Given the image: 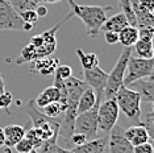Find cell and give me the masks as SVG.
<instances>
[{
    "instance_id": "1f68e13d",
    "label": "cell",
    "mask_w": 154,
    "mask_h": 153,
    "mask_svg": "<svg viewBox=\"0 0 154 153\" xmlns=\"http://www.w3.org/2000/svg\"><path fill=\"white\" fill-rule=\"evenodd\" d=\"M13 102V96L9 91H4L3 94H0V108H9V106Z\"/></svg>"
},
{
    "instance_id": "52a82bcc",
    "label": "cell",
    "mask_w": 154,
    "mask_h": 153,
    "mask_svg": "<svg viewBox=\"0 0 154 153\" xmlns=\"http://www.w3.org/2000/svg\"><path fill=\"white\" fill-rule=\"evenodd\" d=\"M24 21L7 0H0V30H23Z\"/></svg>"
},
{
    "instance_id": "4fadbf2b",
    "label": "cell",
    "mask_w": 154,
    "mask_h": 153,
    "mask_svg": "<svg viewBox=\"0 0 154 153\" xmlns=\"http://www.w3.org/2000/svg\"><path fill=\"white\" fill-rule=\"evenodd\" d=\"M33 71H37L40 75L45 76V78H48L49 75L54 74L55 69H57V66L59 65V60L57 57H50V55H48V57H42V58H38V60L33 61Z\"/></svg>"
},
{
    "instance_id": "ffe728a7",
    "label": "cell",
    "mask_w": 154,
    "mask_h": 153,
    "mask_svg": "<svg viewBox=\"0 0 154 153\" xmlns=\"http://www.w3.org/2000/svg\"><path fill=\"white\" fill-rule=\"evenodd\" d=\"M75 53L83 69H92L95 66H99V57L96 53H85L82 49H76Z\"/></svg>"
},
{
    "instance_id": "cb8c5ba5",
    "label": "cell",
    "mask_w": 154,
    "mask_h": 153,
    "mask_svg": "<svg viewBox=\"0 0 154 153\" xmlns=\"http://www.w3.org/2000/svg\"><path fill=\"white\" fill-rule=\"evenodd\" d=\"M7 2L12 5V8L19 15L25 11H29V9H36L38 5L36 0H7Z\"/></svg>"
},
{
    "instance_id": "d6986e66",
    "label": "cell",
    "mask_w": 154,
    "mask_h": 153,
    "mask_svg": "<svg viewBox=\"0 0 154 153\" xmlns=\"http://www.w3.org/2000/svg\"><path fill=\"white\" fill-rule=\"evenodd\" d=\"M134 50L140 58H145V60H149V58H153L154 55V49H153V41L149 40H137V42L134 45Z\"/></svg>"
},
{
    "instance_id": "d590c367",
    "label": "cell",
    "mask_w": 154,
    "mask_h": 153,
    "mask_svg": "<svg viewBox=\"0 0 154 153\" xmlns=\"http://www.w3.org/2000/svg\"><path fill=\"white\" fill-rule=\"evenodd\" d=\"M5 91V85H4V79H3V75L0 74V94H3Z\"/></svg>"
},
{
    "instance_id": "8fae6325",
    "label": "cell",
    "mask_w": 154,
    "mask_h": 153,
    "mask_svg": "<svg viewBox=\"0 0 154 153\" xmlns=\"http://www.w3.org/2000/svg\"><path fill=\"white\" fill-rule=\"evenodd\" d=\"M131 86H133V90L137 91L141 96V100L146 103H153L154 100V83H153V75L148 78H142L138 81L133 82Z\"/></svg>"
},
{
    "instance_id": "7c38bea8",
    "label": "cell",
    "mask_w": 154,
    "mask_h": 153,
    "mask_svg": "<svg viewBox=\"0 0 154 153\" xmlns=\"http://www.w3.org/2000/svg\"><path fill=\"white\" fill-rule=\"evenodd\" d=\"M108 145V135L103 137H96L94 140H88L85 144L71 148L74 153H103Z\"/></svg>"
},
{
    "instance_id": "3957f363",
    "label": "cell",
    "mask_w": 154,
    "mask_h": 153,
    "mask_svg": "<svg viewBox=\"0 0 154 153\" xmlns=\"http://www.w3.org/2000/svg\"><path fill=\"white\" fill-rule=\"evenodd\" d=\"M132 55V48H124L119 55L116 64L112 67V71L107 76L106 87L103 90V96L106 99H115V95L121 86H124V75L127 70L128 60Z\"/></svg>"
},
{
    "instance_id": "4316f807",
    "label": "cell",
    "mask_w": 154,
    "mask_h": 153,
    "mask_svg": "<svg viewBox=\"0 0 154 153\" xmlns=\"http://www.w3.org/2000/svg\"><path fill=\"white\" fill-rule=\"evenodd\" d=\"M54 74L65 81V79L72 76V69L70 67L69 65H58L57 69H55V71H54Z\"/></svg>"
},
{
    "instance_id": "f35d334b",
    "label": "cell",
    "mask_w": 154,
    "mask_h": 153,
    "mask_svg": "<svg viewBox=\"0 0 154 153\" xmlns=\"http://www.w3.org/2000/svg\"><path fill=\"white\" fill-rule=\"evenodd\" d=\"M30 153H38V151H36V149H33V151L30 152Z\"/></svg>"
},
{
    "instance_id": "d6a6232c",
    "label": "cell",
    "mask_w": 154,
    "mask_h": 153,
    "mask_svg": "<svg viewBox=\"0 0 154 153\" xmlns=\"http://www.w3.org/2000/svg\"><path fill=\"white\" fill-rule=\"evenodd\" d=\"M86 141H87L86 136H85V135H82V133H79V132H74V133L71 135V137H70V144H71L72 148L85 144Z\"/></svg>"
},
{
    "instance_id": "f1b7e54d",
    "label": "cell",
    "mask_w": 154,
    "mask_h": 153,
    "mask_svg": "<svg viewBox=\"0 0 154 153\" xmlns=\"http://www.w3.org/2000/svg\"><path fill=\"white\" fill-rule=\"evenodd\" d=\"M20 17L23 19L24 23L32 24V25H34V24L38 21V15H37L36 9H29V11H25V12L20 13Z\"/></svg>"
},
{
    "instance_id": "836d02e7",
    "label": "cell",
    "mask_w": 154,
    "mask_h": 153,
    "mask_svg": "<svg viewBox=\"0 0 154 153\" xmlns=\"http://www.w3.org/2000/svg\"><path fill=\"white\" fill-rule=\"evenodd\" d=\"M104 40L107 44L115 45L119 42V33L116 32H104Z\"/></svg>"
},
{
    "instance_id": "484cf974",
    "label": "cell",
    "mask_w": 154,
    "mask_h": 153,
    "mask_svg": "<svg viewBox=\"0 0 154 153\" xmlns=\"http://www.w3.org/2000/svg\"><path fill=\"white\" fill-rule=\"evenodd\" d=\"M15 151L17 152V153H30L33 151V145L30 144V141L29 140H26L25 137H23L21 140H20L17 144L15 145Z\"/></svg>"
},
{
    "instance_id": "f546056e",
    "label": "cell",
    "mask_w": 154,
    "mask_h": 153,
    "mask_svg": "<svg viewBox=\"0 0 154 153\" xmlns=\"http://www.w3.org/2000/svg\"><path fill=\"white\" fill-rule=\"evenodd\" d=\"M153 121H154V114H153V111H150V112L145 116L143 121L140 123V124H142V126L146 128V131H148V133L150 135V137H152V139H153V130H154Z\"/></svg>"
},
{
    "instance_id": "9a60e30c",
    "label": "cell",
    "mask_w": 154,
    "mask_h": 153,
    "mask_svg": "<svg viewBox=\"0 0 154 153\" xmlns=\"http://www.w3.org/2000/svg\"><path fill=\"white\" fill-rule=\"evenodd\" d=\"M61 99V94H59V90L55 87V86H49L45 90H42L40 94L37 95V98L34 99V103L38 108H42L46 104L53 103V102H58Z\"/></svg>"
},
{
    "instance_id": "4dcf8cb0",
    "label": "cell",
    "mask_w": 154,
    "mask_h": 153,
    "mask_svg": "<svg viewBox=\"0 0 154 153\" xmlns=\"http://www.w3.org/2000/svg\"><path fill=\"white\" fill-rule=\"evenodd\" d=\"M133 153H154L153 142L148 141V142H143V144L136 145V147H133Z\"/></svg>"
},
{
    "instance_id": "6da1fadb",
    "label": "cell",
    "mask_w": 154,
    "mask_h": 153,
    "mask_svg": "<svg viewBox=\"0 0 154 153\" xmlns=\"http://www.w3.org/2000/svg\"><path fill=\"white\" fill-rule=\"evenodd\" d=\"M70 5V12L69 16H76L82 20V23L86 27V32L90 37L96 38L99 36L101 25L107 20V12L111 11V5H83L78 4L74 0H67Z\"/></svg>"
},
{
    "instance_id": "d4e9b609",
    "label": "cell",
    "mask_w": 154,
    "mask_h": 153,
    "mask_svg": "<svg viewBox=\"0 0 154 153\" xmlns=\"http://www.w3.org/2000/svg\"><path fill=\"white\" fill-rule=\"evenodd\" d=\"M24 137L26 139V140L30 141V144L33 145V148L36 149V151H38L41 147H42L44 141L40 137V135H38L37 130L34 127H29V128H25V133H24Z\"/></svg>"
},
{
    "instance_id": "ba28073f",
    "label": "cell",
    "mask_w": 154,
    "mask_h": 153,
    "mask_svg": "<svg viewBox=\"0 0 154 153\" xmlns=\"http://www.w3.org/2000/svg\"><path fill=\"white\" fill-rule=\"evenodd\" d=\"M83 76H85L83 81L95 91L96 96H103V90L106 87L108 76L107 73L100 66H95L92 69H83Z\"/></svg>"
},
{
    "instance_id": "7402d4cb",
    "label": "cell",
    "mask_w": 154,
    "mask_h": 153,
    "mask_svg": "<svg viewBox=\"0 0 154 153\" xmlns=\"http://www.w3.org/2000/svg\"><path fill=\"white\" fill-rule=\"evenodd\" d=\"M40 110L42 111V114L45 115V116L51 117V119H55V117H61L62 116V114L65 112L66 107L62 103H59V102H53V103L46 104V106L42 107V108H40Z\"/></svg>"
},
{
    "instance_id": "e575fe53",
    "label": "cell",
    "mask_w": 154,
    "mask_h": 153,
    "mask_svg": "<svg viewBox=\"0 0 154 153\" xmlns=\"http://www.w3.org/2000/svg\"><path fill=\"white\" fill-rule=\"evenodd\" d=\"M36 12H37L38 17H44V16L48 15V8L45 5H40V4H38L37 8H36Z\"/></svg>"
},
{
    "instance_id": "277c9868",
    "label": "cell",
    "mask_w": 154,
    "mask_h": 153,
    "mask_svg": "<svg viewBox=\"0 0 154 153\" xmlns=\"http://www.w3.org/2000/svg\"><path fill=\"white\" fill-rule=\"evenodd\" d=\"M101 103V98H97L96 104L91 110L86 111V112L78 114L75 117L74 123V132H79V133L85 135L87 141L94 140L97 137V108L99 104Z\"/></svg>"
},
{
    "instance_id": "7a4b0ae2",
    "label": "cell",
    "mask_w": 154,
    "mask_h": 153,
    "mask_svg": "<svg viewBox=\"0 0 154 153\" xmlns=\"http://www.w3.org/2000/svg\"><path fill=\"white\" fill-rule=\"evenodd\" d=\"M115 100L119 110L122 111L128 119L136 124L141 123V96L137 91L129 89L128 86H121L115 95Z\"/></svg>"
},
{
    "instance_id": "5bb4252c",
    "label": "cell",
    "mask_w": 154,
    "mask_h": 153,
    "mask_svg": "<svg viewBox=\"0 0 154 153\" xmlns=\"http://www.w3.org/2000/svg\"><path fill=\"white\" fill-rule=\"evenodd\" d=\"M4 132V147L7 148H13L15 145L24 137L25 133V128L17 124H9L5 128H3Z\"/></svg>"
},
{
    "instance_id": "8d00e7d4",
    "label": "cell",
    "mask_w": 154,
    "mask_h": 153,
    "mask_svg": "<svg viewBox=\"0 0 154 153\" xmlns=\"http://www.w3.org/2000/svg\"><path fill=\"white\" fill-rule=\"evenodd\" d=\"M4 132H3V128H0V148L4 147Z\"/></svg>"
},
{
    "instance_id": "2e32d148",
    "label": "cell",
    "mask_w": 154,
    "mask_h": 153,
    "mask_svg": "<svg viewBox=\"0 0 154 153\" xmlns=\"http://www.w3.org/2000/svg\"><path fill=\"white\" fill-rule=\"evenodd\" d=\"M97 98H103V96H96L95 91H94L91 87H87L85 91L82 92L80 98L78 100V106H76V112L78 114H82V112H86V111L91 110L94 106L96 104V100Z\"/></svg>"
},
{
    "instance_id": "9c48e42d",
    "label": "cell",
    "mask_w": 154,
    "mask_h": 153,
    "mask_svg": "<svg viewBox=\"0 0 154 153\" xmlns=\"http://www.w3.org/2000/svg\"><path fill=\"white\" fill-rule=\"evenodd\" d=\"M108 148L111 153H133V147L122 135V128L117 124L108 135Z\"/></svg>"
},
{
    "instance_id": "44dd1931",
    "label": "cell",
    "mask_w": 154,
    "mask_h": 153,
    "mask_svg": "<svg viewBox=\"0 0 154 153\" xmlns=\"http://www.w3.org/2000/svg\"><path fill=\"white\" fill-rule=\"evenodd\" d=\"M36 60H38L36 48L29 42L28 45H25V46L23 48L21 53H20V57L16 60V64L17 65H23V64H28V62H33Z\"/></svg>"
},
{
    "instance_id": "ac0fdd59",
    "label": "cell",
    "mask_w": 154,
    "mask_h": 153,
    "mask_svg": "<svg viewBox=\"0 0 154 153\" xmlns=\"http://www.w3.org/2000/svg\"><path fill=\"white\" fill-rule=\"evenodd\" d=\"M138 40V29L136 27L127 25L119 32V42L124 48H132Z\"/></svg>"
},
{
    "instance_id": "8992f818",
    "label": "cell",
    "mask_w": 154,
    "mask_h": 153,
    "mask_svg": "<svg viewBox=\"0 0 154 153\" xmlns=\"http://www.w3.org/2000/svg\"><path fill=\"white\" fill-rule=\"evenodd\" d=\"M119 112L120 110L115 99H106L101 102L97 108V131L109 133L112 128L117 124Z\"/></svg>"
},
{
    "instance_id": "603a6c76",
    "label": "cell",
    "mask_w": 154,
    "mask_h": 153,
    "mask_svg": "<svg viewBox=\"0 0 154 153\" xmlns=\"http://www.w3.org/2000/svg\"><path fill=\"white\" fill-rule=\"evenodd\" d=\"M117 2H119V5H120V8H121V13L125 16L128 24L137 28V20H136V15H134V11H133V8H132L131 0H117Z\"/></svg>"
},
{
    "instance_id": "74e56055",
    "label": "cell",
    "mask_w": 154,
    "mask_h": 153,
    "mask_svg": "<svg viewBox=\"0 0 154 153\" xmlns=\"http://www.w3.org/2000/svg\"><path fill=\"white\" fill-rule=\"evenodd\" d=\"M37 3H57L59 0H36Z\"/></svg>"
},
{
    "instance_id": "e0dca14e",
    "label": "cell",
    "mask_w": 154,
    "mask_h": 153,
    "mask_svg": "<svg viewBox=\"0 0 154 153\" xmlns=\"http://www.w3.org/2000/svg\"><path fill=\"white\" fill-rule=\"evenodd\" d=\"M127 25H129L127 19H125V16L122 15L121 12L116 13V15H113L109 19H107L104 24L101 25V30H104V32H116L119 33L122 28H125Z\"/></svg>"
},
{
    "instance_id": "83f0119b",
    "label": "cell",
    "mask_w": 154,
    "mask_h": 153,
    "mask_svg": "<svg viewBox=\"0 0 154 153\" xmlns=\"http://www.w3.org/2000/svg\"><path fill=\"white\" fill-rule=\"evenodd\" d=\"M137 29H138V38L140 40L153 41V37H154V28H153V25L141 27V28H137Z\"/></svg>"
},
{
    "instance_id": "30bf717a",
    "label": "cell",
    "mask_w": 154,
    "mask_h": 153,
    "mask_svg": "<svg viewBox=\"0 0 154 153\" xmlns=\"http://www.w3.org/2000/svg\"><path fill=\"white\" fill-rule=\"evenodd\" d=\"M122 135L131 142L132 147H136V145L143 144V142H148V141L153 142V139L150 137V135L148 133L146 128L142 124H136V126L127 128L125 131H122Z\"/></svg>"
},
{
    "instance_id": "5b68a950",
    "label": "cell",
    "mask_w": 154,
    "mask_h": 153,
    "mask_svg": "<svg viewBox=\"0 0 154 153\" xmlns=\"http://www.w3.org/2000/svg\"><path fill=\"white\" fill-rule=\"evenodd\" d=\"M154 70V60L149 58H140V57H133L131 55L128 60L127 70L124 75V86H131L133 82L138 81L142 78H148L153 75Z\"/></svg>"
}]
</instances>
